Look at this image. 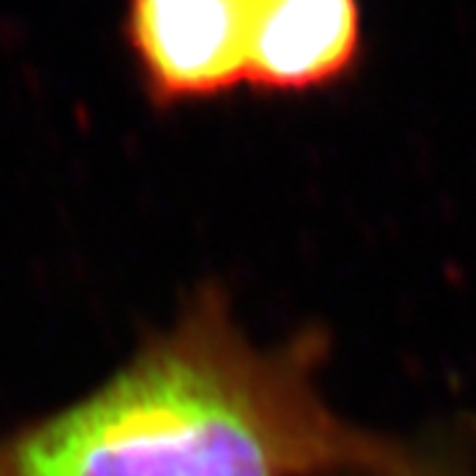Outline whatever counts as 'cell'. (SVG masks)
Masks as SVG:
<instances>
[{"label":"cell","instance_id":"1","mask_svg":"<svg viewBox=\"0 0 476 476\" xmlns=\"http://www.w3.org/2000/svg\"><path fill=\"white\" fill-rule=\"evenodd\" d=\"M323 339L262 349L201 289L98 390L0 437V476H384L408 450L339 419L312 376Z\"/></svg>","mask_w":476,"mask_h":476},{"label":"cell","instance_id":"2","mask_svg":"<svg viewBox=\"0 0 476 476\" xmlns=\"http://www.w3.org/2000/svg\"><path fill=\"white\" fill-rule=\"evenodd\" d=\"M125 35L159 106L209 101L247 85L249 0H127Z\"/></svg>","mask_w":476,"mask_h":476},{"label":"cell","instance_id":"3","mask_svg":"<svg viewBox=\"0 0 476 476\" xmlns=\"http://www.w3.org/2000/svg\"><path fill=\"white\" fill-rule=\"evenodd\" d=\"M363 56L360 0H249L247 85L302 96L344 80Z\"/></svg>","mask_w":476,"mask_h":476},{"label":"cell","instance_id":"4","mask_svg":"<svg viewBox=\"0 0 476 476\" xmlns=\"http://www.w3.org/2000/svg\"><path fill=\"white\" fill-rule=\"evenodd\" d=\"M384 476H442V474H437V469H431V466H426V463L420 461L419 466H413V469H408V471H400V474H384Z\"/></svg>","mask_w":476,"mask_h":476}]
</instances>
